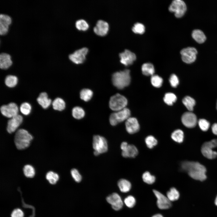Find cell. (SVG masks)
<instances>
[{
  "label": "cell",
  "mask_w": 217,
  "mask_h": 217,
  "mask_svg": "<svg viewBox=\"0 0 217 217\" xmlns=\"http://www.w3.org/2000/svg\"><path fill=\"white\" fill-rule=\"evenodd\" d=\"M215 142H216V144L217 145V139H215Z\"/></svg>",
  "instance_id": "50"
},
{
  "label": "cell",
  "mask_w": 217,
  "mask_h": 217,
  "mask_svg": "<svg viewBox=\"0 0 217 217\" xmlns=\"http://www.w3.org/2000/svg\"><path fill=\"white\" fill-rule=\"evenodd\" d=\"M216 109H217V103H216Z\"/></svg>",
  "instance_id": "51"
},
{
  "label": "cell",
  "mask_w": 217,
  "mask_h": 217,
  "mask_svg": "<svg viewBox=\"0 0 217 217\" xmlns=\"http://www.w3.org/2000/svg\"><path fill=\"white\" fill-rule=\"evenodd\" d=\"M153 192L157 198V205L161 209H167L171 207V201L167 197L159 191L153 190Z\"/></svg>",
  "instance_id": "10"
},
{
  "label": "cell",
  "mask_w": 217,
  "mask_h": 217,
  "mask_svg": "<svg viewBox=\"0 0 217 217\" xmlns=\"http://www.w3.org/2000/svg\"><path fill=\"white\" fill-rule=\"evenodd\" d=\"M109 28V24L107 22L102 20H99L94 27L93 30L96 34L104 36L107 33Z\"/></svg>",
  "instance_id": "17"
},
{
  "label": "cell",
  "mask_w": 217,
  "mask_h": 217,
  "mask_svg": "<svg viewBox=\"0 0 217 217\" xmlns=\"http://www.w3.org/2000/svg\"><path fill=\"white\" fill-rule=\"evenodd\" d=\"M11 216V217H24V214L21 209H17L13 211Z\"/></svg>",
  "instance_id": "46"
},
{
  "label": "cell",
  "mask_w": 217,
  "mask_h": 217,
  "mask_svg": "<svg viewBox=\"0 0 217 217\" xmlns=\"http://www.w3.org/2000/svg\"><path fill=\"white\" fill-rule=\"evenodd\" d=\"M177 99L176 96L173 93H166L164 96V102L168 105H171L176 101Z\"/></svg>",
  "instance_id": "33"
},
{
  "label": "cell",
  "mask_w": 217,
  "mask_h": 217,
  "mask_svg": "<svg viewBox=\"0 0 217 217\" xmlns=\"http://www.w3.org/2000/svg\"><path fill=\"white\" fill-rule=\"evenodd\" d=\"M120 62L125 66L133 64L136 59L135 54L130 50L126 49L119 54Z\"/></svg>",
  "instance_id": "14"
},
{
  "label": "cell",
  "mask_w": 217,
  "mask_h": 217,
  "mask_svg": "<svg viewBox=\"0 0 217 217\" xmlns=\"http://www.w3.org/2000/svg\"><path fill=\"white\" fill-rule=\"evenodd\" d=\"M171 136L173 140L178 143H181L183 141L184 132L180 129H177L174 131L172 133Z\"/></svg>",
  "instance_id": "28"
},
{
  "label": "cell",
  "mask_w": 217,
  "mask_h": 217,
  "mask_svg": "<svg viewBox=\"0 0 217 217\" xmlns=\"http://www.w3.org/2000/svg\"><path fill=\"white\" fill-rule=\"evenodd\" d=\"M124 202L127 207L131 208L135 206L136 203V200L133 196L129 195L124 199Z\"/></svg>",
  "instance_id": "42"
},
{
  "label": "cell",
  "mask_w": 217,
  "mask_h": 217,
  "mask_svg": "<svg viewBox=\"0 0 217 217\" xmlns=\"http://www.w3.org/2000/svg\"><path fill=\"white\" fill-rule=\"evenodd\" d=\"M20 110L22 114L25 115H28L31 111V106L28 103L25 102L21 105Z\"/></svg>",
  "instance_id": "41"
},
{
  "label": "cell",
  "mask_w": 217,
  "mask_h": 217,
  "mask_svg": "<svg viewBox=\"0 0 217 217\" xmlns=\"http://www.w3.org/2000/svg\"><path fill=\"white\" fill-rule=\"evenodd\" d=\"M127 104V100L126 97L117 93L111 97L109 106L112 110L117 112L125 108Z\"/></svg>",
  "instance_id": "4"
},
{
  "label": "cell",
  "mask_w": 217,
  "mask_h": 217,
  "mask_svg": "<svg viewBox=\"0 0 217 217\" xmlns=\"http://www.w3.org/2000/svg\"><path fill=\"white\" fill-rule=\"evenodd\" d=\"M37 100L38 103L44 109L48 108L52 102L51 100L48 98V95L46 92L41 93Z\"/></svg>",
  "instance_id": "22"
},
{
  "label": "cell",
  "mask_w": 217,
  "mask_h": 217,
  "mask_svg": "<svg viewBox=\"0 0 217 217\" xmlns=\"http://www.w3.org/2000/svg\"><path fill=\"white\" fill-rule=\"evenodd\" d=\"M131 80L130 71L127 69L116 72L112 76L113 84L119 89H122L128 86Z\"/></svg>",
  "instance_id": "2"
},
{
  "label": "cell",
  "mask_w": 217,
  "mask_h": 217,
  "mask_svg": "<svg viewBox=\"0 0 217 217\" xmlns=\"http://www.w3.org/2000/svg\"><path fill=\"white\" fill-rule=\"evenodd\" d=\"M71 174L75 180L77 182H80L82 180V176L77 170L73 168L71 170Z\"/></svg>",
  "instance_id": "44"
},
{
  "label": "cell",
  "mask_w": 217,
  "mask_h": 217,
  "mask_svg": "<svg viewBox=\"0 0 217 217\" xmlns=\"http://www.w3.org/2000/svg\"><path fill=\"white\" fill-rule=\"evenodd\" d=\"M130 110L125 108L111 114L109 118L110 123L112 125L115 126L120 122L126 120L130 117Z\"/></svg>",
  "instance_id": "6"
},
{
  "label": "cell",
  "mask_w": 217,
  "mask_h": 217,
  "mask_svg": "<svg viewBox=\"0 0 217 217\" xmlns=\"http://www.w3.org/2000/svg\"><path fill=\"white\" fill-rule=\"evenodd\" d=\"M141 70L143 74L146 76H152L155 72L154 66L150 63L143 64L141 67Z\"/></svg>",
  "instance_id": "25"
},
{
  "label": "cell",
  "mask_w": 217,
  "mask_h": 217,
  "mask_svg": "<svg viewBox=\"0 0 217 217\" xmlns=\"http://www.w3.org/2000/svg\"><path fill=\"white\" fill-rule=\"evenodd\" d=\"M182 102L188 110L192 111L193 110L196 101L193 98L189 96H186L183 99Z\"/></svg>",
  "instance_id": "27"
},
{
  "label": "cell",
  "mask_w": 217,
  "mask_h": 217,
  "mask_svg": "<svg viewBox=\"0 0 217 217\" xmlns=\"http://www.w3.org/2000/svg\"><path fill=\"white\" fill-rule=\"evenodd\" d=\"M169 81L171 86L174 88L177 87L179 83L178 77L174 74H172L170 76Z\"/></svg>",
  "instance_id": "45"
},
{
  "label": "cell",
  "mask_w": 217,
  "mask_h": 217,
  "mask_svg": "<svg viewBox=\"0 0 217 217\" xmlns=\"http://www.w3.org/2000/svg\"><path fill=\"white\" fill-rule=\"evenodd\" d=\"M46 178L51 184H55L59 179L58 174L52 171L48 172L46 174Z\"/></svg>",
  "instance_id": "38"
},
{
  "label": "cell",
  "mask_w": 217,
  "mask_h": 217,
  "mask_svg": "<svg viewBox=\"0 0 217 217\" xmlns=\"http://www.w3.org/2000/svg\"><path fill=\"white\" fill-rule=\"evenodd\" d=\"M1 113L5 116L10 118L18 114V108L17 105L11 102L6 105H2L0 108Z\"/></svg>",
  "instance_id": "11"
},
{
  "label": "cell",
  "mask_w": 217,
  "mask_h": 217,
  "mask_svg": "<svg viewBox=\"0 0 217 217\" xmlns=\"http://www.w3.org/2000/svg\"><path fill=\"white\" fill-rule=\"evenodd\" d=\"M193 38L198 43H202L206 39V37L203 32L198 29L193 30L192 33Z\"/></svg>",
  "instance_id": "23"
},
{
  "label": "cell",
  "mask_w": 217,
  "mask_h": 217,
  "mask_svg": "<svg viewBox=\"0 0 217 217\" xmlns=\"http://www.w3.org/2000/svg\"><path fill=\"white\" fill-rule=\"evenodd\" d=\"M118 186L120 191L123 193H127L131 190V183L128 181L124 179L119 180Z\"/></svg>",
  "instance_id": "24"
},
{
  "label": "cell",
  "mask_w": 217,
  "mask_h": 217,
  "mask_svg": "<svg viewBox=\"0 0 217 217\" xmlns=\"http://www.w3.org/2000/svg\"><path fill=\"white\" fill-rule=\"evenodd\" d=\"M152 217H163V216L161 214H157L154 215Z\"/></svg>",
  "instance_id": "48"
},
{
  "label": "cell",
  "mask_w": 217,
  "mask_h": 217,
  "mask_svg": "<svg viewBox=\"0 0 217 217\" xmlns=\"http://www.w3.org/2000/svg\"><path fill=\"white\" fill-rule=\"evenodd\" d=\"M93 146L94 150V155L96 156L106 152L108 149L107 140L104 137L99 135L93 136Z\"/></svg>",
  "instance_id": "5"
},
{
  "label": "cell",
  "mask_w": 217,
  "mask_h": 217,
  "mask_svg": "<svg viewBox=\"0 0 217 217\" xmlns=\"http://www.w3.org/2000/svg\"><path fill=\"white\" fill-rule=\"evenodd\" d=\"M52 105L54 109L59 111L63 110L65 107L64 101L61 98H57L52 102Z\"/></svg>",
  "instance_id": "26"
},
{
  "label": "cell",
  "mask_w": 217,
  "mask_h": 217,
  "mask_svg": "<svg viewBox=\"0 0 217 217\" xmlns=\"http://www.w3.org/2000/svg\"><path fill=\"white\" fill-rule=\"evenodd\" d=\"M18 82L17 77L14 75H9L7 76L5 80V85L9 87H13L15 86Z\"/></svg>",
  "instance_id": "32"
},
{
  "label": "cell",
  "mask_w": 217,
  "mask_h": 217,
  "mask_svg": "<svg viewBox=\"0 0 217 217\" xmlns=\"http://www.w3.org/2000/svg\"><path fill=\"white\" fill-rule=\"evenodd\" d=\"M163 82L162 78L157 75L154 74L151 77V83L155 87L157 88L160 87L162 86Z\"/></svg>",
  "instance_id": "37"
},
{
  "label": "cell",
  "mask_w": 217,
  "mask_h": 217,
  "mask_svg": "<svg viewBox=\"0 0 217 217\" xmlns=\"http://www.w3.org/2000/svg\"><path fill=\"white\" fill-rule=\"evenodd\" d=\"M88 49L83 47L75 51L69 55V59L76 64H80L84 62L86 56L88 52Z\"/></svg>",
  "instance_id": "8"
},
{
  "label": "cell",
  "mask_w": 217,
  "mask_h": 217,
  "mask_svg": "<svg viewBox=\"0 0 217 217\" xmlns=\"http://www.w3.org/2000/svg\"><path fill=\"white\" fill-rule=\"evenodd\" d=\"M215 205L217 206V195L215 200Z\"/></svg>",
  "instance_id": "49"
},
{
  "label": "cell",
  "mask_w": 217,
  "mask_h": 217,
  "mask_svg": "<svg viewBox=\"0 0 217 217\" xmlns=\"http://www.w3.org/2000/svg\"><path fill=\"white\" fill-rule=\"evenodd\" d=\"M211 128L213 133L217 135V123L214 124L212 126Z\"/></svg>",
  "instance_id": "47"
},
{
  "label": "cell",
  "mask_w": 217,
  "mask_h": 217,
  "mask_svg": "<svg viewBox=\"0 0 217 217\" xmlns=\"http://www.w3.org/2000/svg\"><path fill=\"white\" fill-rule=\"evenodd\" d=\"M132 30L133 32L135 33L142 34L145 31V27L143 24L137 23L134 25Z\"/></svg>",
  "instance_id": "39"
},
{
  "label": "cell",
  "mask_w": 217,
  "mask_h": 217,
  "mask_svg": "<svg viewBox=\"0 0 217 217\" xmlns=\"http://www.w3.org/2000/svg\"><path fill=\"white\" fill-rule=\"evenodd\" d=\"M167 197L171 202L177 200L179 198L180 194L176 188L173 187L171 188L166 193Z\"/></svg>",
  "instance_id": "29"
},
{
  "label": "cell",
  "mask_w": 217,
  "mask_h": 217,
  "mask_svg": "<svg viewBox=\"0 0 217 217\" xmlns=\"http://www.w3.org/2000/svg\"><path fill=\"white\" fill-rule=\"evenodd\" d=\"M214 148L210 141L205 142L202 146L201 153L204 157L208 159H214L217 156V152L212 150Z\"/></svg>",
  "instance_id": "15"
},
{
  "label": "cell",
  "mask_w": 217,
  "mask_h": 217,
  "mask_svg": "<svg viewBox=\"0 0 217 217\" xmlns=\"http://www.w3.org/2000/svg\"><path fill=\"white\" fill-rule=\"evenodd\" d=\"M198 124L200 129L204 131H207L210 125L209 122L204 119H200L198 121Z\"/></svg>",
  "instance_id": "43"
},
{
  "label": "cell",
  "mask_w": 217,
  "mask_h": 217,
  "mask_svg": "<svg viewBox=\"0 0 217 217\" xmlns=\"http://www.w3.org/2000/svg\"><path fill=\"white\" fill-rule=\"evenodd\" d=\"M181 120L184 125L189 128L194 127L197 123L196 115L190 112L184 113L182 116Z\"/></svg>",
  "instance_id": "13"
},
{
  "label": "cell",
  "mask_w": 217,
  "mask_h": 217,
  "mask_svg": "<svg viewBox=\"0 0 217 217\" xmlns=\"http://www.w3.org/2000/svg\"><path fill=\"white\" fill-rule=\"evenodd\" d=\"M121 148L123 157L134 158L138 154V150L136 147L134 145L128 144L126 142H123L121 143Z\"/></svg>",
  "instance_id": "12"
},
{
  "label": "cell",
  "mask_w": 217,
  "mask_h": 217,
  "mask_svg": "<svg viewBox=\"0 0 217 217\" xmlns=\"http://www.w3.org/2000/svg\"><path fill=\"white\" fill-rule=\"evenodd\" d=\"M169 11L174 13L177 18L182 17L185 13L187 6L184 2L181 0L173 1L169 6Z\"/></svg>",
  "instance_id": "7"
},
{
  "label": "cell",
  "mask_w": 217,
  "mask_h": 217,
  "mask_svg": "<svg viewBox=\"0 0 217 217\" xmlns=\"http://www.w3.org/2000/svg\"><path fill=\"white\" fill-rule=\"evenodd\" d=\"M181 168L187 172L192 178L203 181L206 178V168L203 165L198 162L185 161L181 165Z\"/></svg>",
  "instance_id": "1"
},
{
  "label": "cell",
  "mask_w": 217,
  "mask_h": 217,
  "mask_svg": "<svg viewBox=\"0 0 217 217\" xmlns=\"http://www.w3.org/2000/svg\"><path fill=\"white\" fill-rule=\"evenodd\" d=\"M10 55L7 53L3 52L0 54V67L2 69L8 68L12 64V62Z\"/></svg>",
  "instance_id": "21"
},
{
  "label": "cell",
  "mask_w": 217,
  "mask_h": 217,
  "mask_svg": "<svg viewBox=\"0 0 217 217\" xmlns=\"http://www.w3.org/2000/svg\"><path fill=\"white\" fill-rule=\"evenodd\" d=\"M145 142L147 147L150 149L153 148L157 143V140L152 135L147 137L145 139Z\"/></svg>",
  "instance_id": "40"
},
{
  "label": "cell",
  "mask_w": 217,
  "mask_h": 217,
  "mask_svg": "<svg viewBox=\"0 0 217 217\" xmlns=\"http://www.w3.org/2000/svg\"><path fill=\"white\" fill-rule=\"evenodd\" d=\"M33 137L27 130L23 129L18 130L16 133L14 141L17 148L24 149L29 146Z\"/></svg>",
  "instance_id": "3"
},
{
  "label": "cell",
  "mask_w": 217,
  "mask_h": 217,
  "mask_svg": "<svg viewBox=\"0 0 217 217\" xmlns=\"http://www.w3.org/2000/svg\"><path fill=\"white\" fill-rule=\"evenodd\" d=\"M75 25L77 29L83 31L87 30L89 27L88 22L83 19H80L77 20L75 22Z\"/></svg>",
  "instance_id": "34"
},
{
  "label": "cell",
  "mask_w": 217,
  "mask_h": 217,
  "mask_svg": "<svg viewBox=\"0 0 217 217\" xmlns=\"http://www.w3.org/2000/svg\"><path fill=\"white\" fill-rule=\"evenodd\" d=\"M93 95L92 91L88 89H83L80 93V98L85 102L89 101L91 99Z\"/></svg>",
  "instance_id": "30"
},
{
  "label": "cell",
  "mask_w": 217,
  "mask_h": 217,
  "mask_svg": "<svg viewBox=\"0 0 217 217\" xmlns=\"http://www.w3.org/2000/svg\"><path fill=\"white\" fill-rule=\"evenodd\" d=\"M197 53V49L193 47H188L182 49L180 52L182 61L187 64L194 62Z\"/></svg>",
  "instance_id": "9"
},
{
  "label": "cell",
  "mask_w": 217,
  "mask_h": 217,
  "mask_svg": "<svg viewBox=\"0 0 217 217\" xmlns=\"http://www.w3.org/2000/svg\"><path fill=\"white\" fill-rule=\"evenodd\" d=\"M125 127L127 131L130 134L137 132L140 128L137 119L134 117H130L126 120Z\"/></svg>",
  "instance_id": "19"
},
{
  "label": "cell",
  "mask_w": 217,
  "mask_h": 217,
  "mask_svg": "<svg viewBox=\"0 0 217 217\" xmlns=\"http://www.w3.org/2000/svg\"><path fill=\"white\" fill-rule=\"evenodd\" d=\"M106 200L115 210H119L123 207L122 200L120 196L117 193H113L109 195L106 198Z\"/></svg>",
  "instance_id": "16"
},
{
  "label": "cell",
  "mask_w": 217,
  "mask_h": 217,
  "mask_svg": "<svg viewBox=\"0 0 217 217\" xmlns=\"http://www.w3.org/2000/svg\"><path fill=\"white\" fill-rule=\"evenodd\" d=\"M142 177L144 182L149 184H153L156 180L155 176L151 175L148 171H146L144 173Z\"/></svg>",
  "instance_id": "35"
},
{
  "label": "cell",
  "mask_w": 217,
  "mask_h": 217,
  "mask_svg": "<svg viewBox=\"0 0 217 217\" xmlns=\"http://www.w3.org/2000/svg\"><path fill=\"white\" fill-rule=\"evenodd\" d=\"M85 114L84 110L81 107L76 106L72 110L73 116L77 119H80L83 118Z\"/></svg>",
  "instance_id": "31"
},
{
  "label": "cell",
  "mask_w": 217,
  "mask_h": 217,
  "mask_svg": "<svg viewBox=\"0 0 217 217\" xmlns=\"http://www.w3.org/2000/svg\"><path fill=\"white\" fill-rule=\"evenodd\" d=\"M23 170L24 174L26 177L32 178L34 176L35 171L33 167L31 165H25L24 166Z\"/></svg>",
  "instance_id": "36"
},
{
  "label": "cell",
  "mask_w": 217,
  "mask_h": 217,
  "mask_svg": "<svg viewBox=\"0 0 217 217\" xmlns=\"http://www.w3.org/2000/svg\"><path fill=\"white\" fill-rule=\"evenodd\" d=\"M23 120L22 116L18 114L11 118L8 122L7 131L9 133L14 132L22 123Z\"/></svg>",
  "instance_id": "18"
},
{
  "label": "cell",
  "mask_w": 217,
  "mask_h": 217,
  "mask_svg": "<svg viewBox=\"0 0 217 217\" xmlns=\"http://www.w3.org/2000/svg\"><path fill=\"white\" fill-rule=\"evenodd\" d=\"M12 20L8 15L1 14L0 15V34L3 35L8 31L9 26L11 24Z\"/></svg>",
  "instance_id": "20"
}]
</instances>
